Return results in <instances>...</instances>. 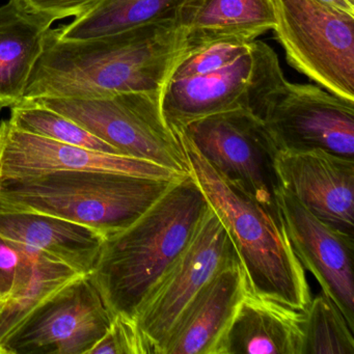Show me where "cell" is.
<instances>
[{
    "mask_svg": "<svg viewBox=\"0 0 354 354\" xmlns=\"http://www.w3.org/2000/svg\"><path fill=\"white\" fill-rule=\"evenodd\" d=\"M321 1L354 15V0H321Z\"/></svg>",
    "mask_w": 354,
    "mask_h": 354,
    "instance_id": "83f0119b",
    "label": "cell"
},
{
    "mask_svg": "<svg viewBox=\"0 0 354 354\" xmlns=\"http://www.w3.org/2000/svg\"><path fill=\"white\" fill-rule=\"evenodd\" d=\"M3 304H5V299H0V310L3 308ZM0 354H1V351H0Z\"/></svg>",
    "mask_w": 354,
    "mask_h": 354,
    "instance_id": "f1b7e54d",
    "label": "cell"
},
{
    "mask_svg": "<svg viewBox=\"0 0 354 354\" xmlns=\"http://www.w3.org/2000/svg\"><path fill=\"white\" fill-rule=\"evenodd\" d=\"M287 63L327 92L354 101V15L321 0H273Z\"/></svg>",
    "mask_w": 354,
    "mask_h": 354,
    "instance_id": "8992f818",
    "label": "cell"
},
{
    "mask_svg": "<svg viewBox=\"0 0 354 354\" xmlns=\"http://www.w3.org/2000/svg\"><path fill=\"white\" fill-rule=\"evenodd\" d=\"M179 15L186 51L217 43L250 44L277 24L273 0H187Z\"/></svg>",
    "mask_w": 354,
    "mask_h": 354,
    "instance_id": "2e32d148",
    "label": "cell"
},
{
    "mask_svg": "<svg viewBox=\"0 0 354 354\" xmlns=\"http://www.w3.org/2000/svg\"><path fill=\"white\" fill-rule=\"evenodd\" d=\"M240 262L223 223L210 208L194 238L163 275L136 316L151 353L163 354L171 329L202 288L225 267Z\"/></svg>",
    "mask_w": 354,
    "mask_h": 354,
    "instance_id": "9c48e42d",
    "label": "cell"
},
{
    "mask_svg": "<svg viewBox=\"0 0 354 354\" xmlns=\"http://www.w3.org/2000/svg\"><path fill=\"white\" fill-rule=\"evenodd\" d=\"M177 134L185 138L223 179L279 212L277 151L262 120L246 109H237L192 122Z\"/></svg>",
    "mask_w": 354,
    "mask_h": 354,
    "instance_id": "ba28073f",
    "label": "cell"
},
{
    "mask_svg": "<svg viewBox=\"0 0 354 354\" xmlns=\"http://www.w3.org/2000/svg\"><path fill=\"white\" fill-rule=\"evenodd\" d=\"M160 98V94L123 93L96 99L26 101H34L69 118L123 156L189 175L185 151L178 134L165 122Z\"/></svg>",
    "mask_w": 354,
    "mask_h": 354,
    "instance_id": "5b68a950",
    "label": "cell"
},
{
    "mask_svg": "<svg viewBox=\"0 0 354 354\" xmlns=\"http://www.w3.org/2000/svg\"><path fill=\"white\" fill-rule=\"evenodd\" d=\"M285 80L277 53L256 40L248 53L216 71L167 80L161 111L176 133L203 118L237 109L262 120L271 94Z\"/></svg>",
    "mask_w": 354,
    "mask_h": 354,
    "instance_id": "52a82bcc",
    "label": "cell"
},
{
    "mask_svg": "<svg viewBox=\"0 0 354 354\" xmlns=\"http://www.w3.org/2000/svg\"><path fill=\"white\" fill-rule=\"evenodd\" d=\"M113 319L92 279L82 274L39 304L0 348L3 354H88Z\"/></svg>",
    "mask_w": 354,
    "mask_h": 354,
    "instance_id": "30bf717a",
    "label": "cell"
},
{
    "mask_svg": "<svg viewBox=\"0 0 354 354\" xmlns=\"http://www.w3.org/2000/svg\"><path fill=\"white\" fill-rule=\"evenodd\" d=\"M30 13L53 18L55 21L80 17L96 7L101 0H14Z\"/></svg>",
    "mask_w": 354,
    "mask_h": 354,
    "instance_id": "4316f807",
    "label": "cell"
},
{
    "mask_svg": "<svg viewBox=\"0 0 354 354\" xmlns=\"http://www.w3.org/2000/svg\"><path fill=\"white\" fill-rule=\"evenodd\" d=\"M275 198L294 254L354 330V236L317 218L281 187Z\"/></svg>",
    "mask_w": 354,
    "mask_h": 354,
    "instance_id": "7c38bea8",
    "label": "cell"
},
{
    "mask_svg": "<svg viewBox=\"0 0 354 354\" xmlns=\"http://www.w3.org/2000/svg\"><path fill=\"white\" fill-rule=\"evenodd\" d=\"M177 181L99 169L53 171L0 181V210L61 217L105 239L132 225Z\"/></svg>",
    "mask_w": 354,
    "mask_h": 354,
    "instance_id": "277c9868",
    "label": "cell"
},
{
    "mask_svg": "<svg viewBox=\"0 0 354 354\" xmlns=\"http://www.w3.org/2000/svg\"><path fill=\"white\" fill-rule=\"evenodd\" d=\"M9 121L24 131L57 142L97 152L121 155L117 149L103 142L69 118L34 101H24L21 104L13 107Z\"/></svg>",
    "mask_w": 354,
    "mask_h": 354,
    "instance_id": "7402d4cb",
    "label": "cell"
},
{
    "mask_svg": "<svg viewBox=\"0 0 354 354\" xmlns=\"http://www.w3.org/2000/svg\"><path fill=\"white\" fill-rule=\"evenodd\" d=\"M210 208L189 174L175 182L132 225L105 238L88 277L113 317L136 320Z\"/></svg>",
    "mask_w": 354,
    "mask_h": 354,
    "instance_id": "7a4b0ae2",
    "label": "cell"
},
{
    "mask_svg": "<svg viewBox=\"0 0 354 354\" xmlns=\"http://www.w3.org/2000/svg\"><path fill=\"white\" fill-rule=\"evenodd\" d=\"M277 152L322 150L354 160V101L283 80L262 118Z\"/></svg>",
    "mask_w": 354,
    "mask_h": 354,
    "instance_id": "8fae6325",
    "label": "cell"
},
{
    "mask_svg": "<svg viewBox=\"0 0 354 354\" xmlns=\"http://www.w3.org/2000/svg\"><path fill=\"white\" fill-rule=\"evenodd\" d=\"M281 189L327 225L354 236V160L322 150L277 152Z\"/></svg>",
    "mask_w": 354,
    "mask_h": 354,
    "instance_id": "5bb4252c",
    "label": "cell"
},
{
    "mask_svg": "<svg viewBox=\"0 0 354 354\" xmlns=\"http://www.w3.org/2000/svg\"><path fill=\"white\" fill-rule=\"evenodd\" d=\"M0 236L40 250L80 274H90L104 237L86 225L28 211L0 210Z\"/></svg>",
    "mask_w": 354,
    "mask_h": 354,
    "instance_id": "e0dca14e",
    "label": "cell"
},
{
    "mask_svg": "<svg viewBox=\"0 0 354 354\" xmlns=\"http://www.w3.org/2000/svg\"><path fill=\"white\" fill-rule=\"evenodd\" d=\"M248 292L241 262L219 271L186 306L163 354H223L227 331Z\"/></svg>",
    "mask_w": 354,
    "mask_h": 354,
    "instance_id": "9a60e30c",
    "label": "cell"
},
{
    "mask_svg": "<svg viewBox=\"0 0 354 354\" xmlns=\"http://www.w3.org/2000/svg\"><path fill=\"white\" fill-rule=\"evenodd\" d=\"M80 169H99L153 179L185 177L150 161L64 144L24 131L9 120L0 121V181Z\"/></svg>",
    "mask_w": 354,
    "mask_h": 354,
    "instance_id": "4fadbf2b",
    "label": "cell"
},
{
    "mask_svg": "<svg viewBox=\"0 0 354 354\" xmlns=\"http://www.w3.org/2000/svg\"><path fill=\"white\" fill-rule=\"evenodd\" d=\"M186 50L179 12L88 40H61L51 28L24 101L96 99L123 93L161 95Z\"/></svg>",
    "mask_w": 354,
    "mask_h": 354,
    "instance_id": "6da1fadb",
    "label": "cell"
},
{
    "mask_svg": "<svg viewBox=\"0 0 354 354\" xmlns=\"http://www.w3.org/2000/svg\"><path fill=\"white\" fill-rule=\"evenodd\" d=\"M187 0H101L88 13L64 28L61 40H88L138 28L178 13Z\"/></svg>",
    "mask_w": 354,
    "mask_h": 354,
    "instance_id": "ffe728a7",
    "label": "cell"
},
{
    "mask_svg": "<svg viewBox=\"0 0 354 354\" xmlns=\"http://www.w3.org/2000/svg\"><path fill=\"white\" fill-rule=\"evenodd\" d=\"M250 44L217 43L186 51L178 61L169 80H181L216 71L248 53Z\"/></svg>",
    "mask_w": 354,
    "mask_h": 354,
    "instance_id": "cb8c5ba5",
    "label": "cell"
},
{
    "mask_svg": "<svg viewBox=\"0 0 354 354\" xmlns=\"http://www.w3.org/2000/svg\"><path fill=\"white\" fill-rule=\"evenodd\" d=\"M55 20L10 0L0 7V111L26 99L28 82Z\"/></svg>",
    "mask_w": 354,
    "mask_h": 354,
    "instance_id": "d6986e66",
    "label": "cell"
},
{
    "mask_svg": "<svg viewBox=\"0 0 354 354\" xmlns=\"http://www.w3.org/2000/svg\"><path fill=\"white\" fill-rule=\"evenodd\" d=\"M178 136L190 175L233 241L250 293L306 312L313 298L310 285L279 212L223 179L185 138Z\"/></svg>",
    "mask_w": 354,
    "mask_h": 354,
    "instance_id": "3957f363",
    "label": "cell"
},
{
    "mask_svg": "<svg viewBox=\"0 0 354 354\" xmlns=\"http://www.w3.org/2000/svg\"><path fill=\"white\" fill-rule=\"evenodd\" d=\"M152 354L134 319L113 317L111 327L88 354Z\"/></svg>",
    "mask_w": 354,
    "mask_h": 354,
    "instance_id": "484cf974",
    "label": "cell"
},
{
    "mask_svg": "<svg viewBox=\"0 0 354 354\" xmlns=\"http://www.w3.org/2000/svg\"><path fill=\"white\" fill-rule=\"evenodd\" d=\"M304 312L248 292L225 337L223 354H301Z\"/></svg>",
    "mask_w": 354,
    "mask_h": 354,
    "instance_id": "ac0fdd59",
    "label": "cell"
},
{
    "mask_svg": "<svg viewBox=\"0 0 354 354\" xmlns=\"http://www.w3.org/2000/svg\"><path fill=\"white\" fill-rule=\"evenodd\" d=\"M301 354H354L353 329L323 292L304 312Z\"/></svg>",
    "mask_w": 354,
    "mask_h": 354,
    "instance_id": "603a6c76",
    "label": "cell"
},
{
    "mask_svg": "<svg viewBox=\"0 0 354 354\" xmlns=\"http://www.w3.org/2000/svg\"><path fill=\"white\" fill-rule=\"evenodd\" d=\"M39 252L0 236V299H8L28 281Z\"/></svg>",
    "mask_w": 354,
    "mask_h": 354,
    "instance_id": "d4e9b609",
    "label": "cell"
},
{
    "mask_svg": "<svg viewBox=\"0 0 354 354\" xmlns=\"http://www.w3.org/2000/svg\"><path fill=\"white\" fill-rule=\"evenodd\" d=\"M80 275L82 274L75 269L61 261L44 252H39L28 281L5 300L0 310V345L39 304ZM0 351L3 354L1 348Z\"/></svg>",
    "mask_w": 354,
    "mask_h": 354,
    "instance_id": "44dd1931",
    "label": "cell"
}]
</instances>
